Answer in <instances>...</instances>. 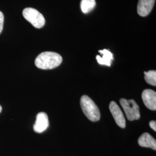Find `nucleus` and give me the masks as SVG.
<instances>
[{
    "mask_svg": "<svg viewBox=\"0 0 156 156\" xmlns=\"http://www.w3.org/2000/svg\"><path fill=\"white\" fill-rule=\"evenodd\" d=\"M156 0H139L137 12L140 16H147L151 11Z\"/></svg>",
    "mask_w": 156,
    "mask_h": 156,
    "instance_id": "obj_8",
    "label": "nucleus"
},
{
    "mask_svg": "<svg viewBox=\"0 0 156 156\" xmlns=\"http://www.w3.org/2000/svg\"><path fill=\"white\" fill-rule=\"evenodd\" d=\"M96 5L95 0H81L80 8L84 13H88L94 9Z\"/></svg>",
    "mask_w": 156,
    "mask_h": 156,
    "instance_id": "obj_11",
    "label": "nucleus"
},
{
    "mask_svg": "<svg viewBox=\"0 0 156 156\" xmlns=\"http://www.w3.org/2000/svg\"><path fill=\"white\" fill-rule=\"evenodd\" d=\"M149 126L154 131H156V122L154 120H152L149 123Z\"/></svg>",
    "mask_w": 156,
    "mask_h": 156,
    "instance_id": "obj_14",
    "label": "nucleus"
},
{
    "mask_svg": "<svg viewBox=\"0 0 156 156\" xmlns=\"http://www.w3.org/2000/svg\"><path fill=\"white\" fill-rule=\"evenodd\" d=\"M109 109L117 125L121 128H125L126 126V119L120 108L115 101L111 102L109 104Z\"/></svg>",
    "mask_w": 156,
    "mask_h": 156,
    "instance_id": "obj_5",
    "label": "nucleus"
},
{
    "mask_svg": "<svg viewBox=\"0 0 156 156\" xmlns=\"http://www.w3.org/2000/svg\"><path fill=\"white\" fill-rule=\"evenodd\" d=\"M49 124L48 115L45 112H40L37 115L36 121L34 125V130L37 133H42L48 128Z\"/></svg>",
    "mask_w": 156,
    "mask_h": 156,
    "instance_id": "obj_6",
    "label": "nucleus"
},
{
    "mask_svg": "<svg viewBox=\"0 0 156 156\" xmlns=\"http://www.w3.org/2000/svg\"><path fill=\"white\" fill-rule=\"evenodd\" d=\"M138 144L140 146L149 147L154 151L156 150V140L151 134L145 133L138 139Z\"/></svg>",
    "mask_w": 156,
    "mask_h": 156,
    "instance_id": "obj_9",
    "label": "nucleus"
},
{
    "mask_svg": "<svg viewBox=\"0 0 156 156\" xmlns=\"http://www.w3.org/2000/svg\"><path fill=\"white\" fill-rule=\"evenodd\" d=\"M99 53L102 55V56L99 55L96 56V59L98 62L101 65L110 67L111 66L112 61L113 60V54L107 49L99 50Z\"/></svg>",
    "mask_w": 156,
    "mask_h": 156,
    "instance_id": "obj_10",
    "label": "nucleus"
},
{
    "mask_svg": "<svg viewBox=\"0 0 156 156\" xmlns=\"http://www.w3.org/2000/svg\"><path fill=\"white\" fill-rule=\"evenodd\" d=\"M120 103L126 114V116L129 121L138 120L140 117V107L134 100H126L122 98Z\"/></svg>",
    "mask_w": 156,
    "mask_h": 156,
    "instance_id": "obj_4",
    "label": "nucleus"
},
{
    "mask_svg": "<svg viewBox=\"0 0 156 156\" xmlns=\"http://www.w3.org/2000/svg\"><path fill=\"white\" fill-rule=\"evenodd\" d=\"M80 106L86 116L91 122H97L100 119V112L98 107L87 95H83L80 98Z\"/></svg>",
    "mask_w": 156,
    "mask_h": 156,
    "instance_id": "obj_2",
    "label": "nucleus"
},
{
    "mask_svg": "<svg viewBox=\"0 0 156 156\" xmlns=\"http://www.w3.org/2000/svg\"><path fill=\"white\" fill-rule=\"evenodd\" d=\"M23 16L35 28H42L45 25L44 17L42 13L34 8H25L23 11Z\"/></svg>",
    "mask_w": 156,
    "mask_h": 156,
    "instance_id": "obj_3",
    "label": "nucleus"
},
{
    "mask_svg": "<svg viewBox=\"0 0 156 156\" xmlns=\"http://www.w3.org/2000/svg\"><path fill=\"white\" fill-rule=\"evenodd\" d=\"M1 111H2V107H1V106L0 105V113H1Z\"/></svg>",
    "mask_w": 156,
    "mask_h": 156,
    "instance_id": "obj_15",
    "label": "nucleus"
},
{
    "mask_svg": "<svg viewBox=\"0 0 156 156\" xmlns=\"http://www.w3.org/2000/svg\"><path fill=\"white\" fill-rule=\"evenodd\" d=\"M145 79L146 82L153 86H156V71L151 70L148 72H145Z\"/></svg>",
    "mask_w": 156,
    "mask_h": 156,
    "instance_id": "obj_12",
    "label": "nucleus"
},
{
    "mask_svg": "<svg viewBox=\"0 0 156 156\" xmlns=\"http://www.w3.org/2000/svg\"><path fill=\"white\" fill-rule=\"evenodd\" d=\"M4 16L2 12L0 11V34L1 33L2 29H3V26H4Z\"/></svg>",
    "mask_w": 156,
    "mask_h": 156,
    "instance_id": "obj_13",
    "label": "nucleus"
},
{
    "mask_svg": "<svg viewBox=\"0 0 156 156\" xmlns=\"http://www.w3.org/2000/svg\"><path fill=\"white\" fill-rule=\"evenodd\" d=\"M62 62L59 54L53 51H45L39 54L35 60L36 67L42 69H51L58 67Z\"/></svg>",
    "mask_w": 156,
    "mask_h": 156,
    "instance_id": "obj_1",
    "label": "nucleus"
},
{
    "mask_svg": "<svg viewBox=\"0 0 156 156\" xmlns=\"http://www.w3.org/2000/svg\"><path fill=\"white\" fill-rule=\"evenodd\" d=\"M142 98L144 103L147 108L152 111L156 110V93L151 89L144 90L142 94Z\"/></svg>",
    "mask_w": 156,
    "mask_h": 156,
    "instance_id": "obj_7",
    "label": "nucleus"
}]
</instances>
